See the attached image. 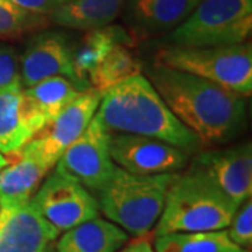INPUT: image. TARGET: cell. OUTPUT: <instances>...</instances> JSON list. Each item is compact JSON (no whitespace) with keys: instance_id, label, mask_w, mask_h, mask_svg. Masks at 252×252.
I'll return each mask as SVG.
<instances>
[{"instance_id":"6da1fadb","label":"cell","mask_w":252,"mask_h":252,"mask_svg":"<svg viewBox=\"0 0 252 252\" xmlns=\"http://www.w3.org/2000/svg\"><path fill=\"white\" fill-rule=\"evenodd\" d=\"M147 79L167 107L202 143H224L243 127L245 97L190 73L154 63Z\"/></svg>"},{"instance_id":"7a4b0ae2","label":"cell","mask_w":252,"mask_h":252,"mask_svg":"<svg viewBox=\"0 0 252 252\" xmlns=\"http://www.w3.org/2000/svg\"><path fill=\"white\" fill-rule=\"evenodd\" d=\"M95 115L109 132L147 136L170 143L185 153L202 142L167 107L153 84L137 73L102 93Z\"/></svg>"},{"instance_id":"3957f363","label":"cell","mask_w":252,"mask_h":252,"mask_svg":"<svg viewBox=\"0 0 252 252\" xmlns=\"http://www.w3.org/2000/svg\"><path fill=\"white\" fill-rule=\"evenodd\" d=\"M238 207L203 174H175L165 193L154 237L227 228Z\"/></svg>"},{"instance_id":"277c9868","label":"cell","mask_w":252,"mask_h":252,"mask_svg":"<svg viewBox=\"0 0 252 252\" xmlns=\"http://www.w3.org/2000/svg\"><path fill=\"white\" fill-rule=\"evenodd\" d=\"M174 175L175 172L139 175L117 165L107 185L97 192L99 209L126 233L143 237L161 215Z\"/></svg>"},{"instance_id":"5b68a950","label":"cell","mask_w":252,"mask_h":252,"mask_svg":"<svg viewBox=\"0 0 252 252\" xmlns=\"http://www.w3.org/2000/svg\"><path fill=\"white\" fill-rule=\"evenodd\" d=\"M156 63L213 81L244 97L252 91L251 44L223 46H167Z\"/></svg>"},{"instance_id":"8992f818","label":"cell","mask_w":252,"mask_h":252,"mask_svg":"<svg viewBox=\"0 0 252 252\" xmlns=\"http://www.w3.org/2000/svg\"><path fill=\"white\" fill-rule=\"evenodd\" d=\"M252 31V0H202L170 35L174 45L244 44Z\"/></svg>"},{"instance_id":"52a82bcc","label":"cell","mask_w":252,"mask_h":252,"mask_svg":"<svg viewBox=\"0 0 252 252\" xmlns=\"http://www.w3.org/2000/svg\"><path fill=\"white\" fill-rule=\"evenodd\" d=\"M102 93L93 87L81 91L77 98L73 99L52 122L36 132L18 153L34 158L46 171H51L64 150L90 124L98 109Z\"/></svg>"},{"instance_id":"ba28073f","label":"cell","mask_w":252,"mask_h":252,"mask_svg":"<svg viewBox=\"0 0 252 252\" xmlns=\"http://www.w3.org/2000/svg\"><path fill=\"white\" fill-rule=\"evenodd\" d=\"M109 133L101 119L94 115L83 133L61 156L56 170L97 193L117 168L109 154Z\"/></svg>"},{"instance_id":"9c48e42d","label":"cell","mask_w":252,"mask_h":252,"mask_svg":"<svg viewBox=\"0 0 252 252\" xmlns=\"http://www.w3.org/2000/svg\"><path fill=\"white\" fill-rule=\"evenodd\" d=\"M30 203L59 231L98 216V200L77 181L55 170L36 189Z\"/></svg>"},{"instance_id":"30bf717a","label":"cell","mask_w":252,"mask_h":252,"mask_svg":"<svg viewBox=\"0 0 252 252\" xmlns=\"http://www.w3.org/2000/svg\"><path fill=\"white\" fill-rule=\"evenodd\" d=\"M109 154L122 170L139 175L168 174L188 164V153L170 143L147 136L109 133Z\"/></svg>"},{"instance_id":"8fae6325","label":"cell","mask_w":252,"mask_h":252,"mask_svg":"<svg viewBox=\"0 0 252 252\" xmlns=\"http://www.w3.org/2000/svg\"><path fill=\"white\" fill-rule=\"evenodd\" d=\"M61 76L81 91L90 89L79 79L73 63V48L62 32L42 31L34 35L20 58V81L30 87L39 80Z\"/></svg>"},{"instance_id":"7c38bea8","label":"cell","mask_w":252,"mask_h":252,"mask_svg":"<svg viewBox=\"0 0 252 252\" xmlns=\"http://www.w3.org/2000/svg\"><path fill=\"white\" fill-rule=\"evenodd\" d=\"M189 168L207 177L237 207L251 198L252 149L250 142L230 149L202 152L192 160Z\"/></svg>"},{"instance_id":"4fadbf2b","label":"cell","mask_w":252,"mask_h":252,"mask_svg":"<svg viewBox=\"0 0 252 252\" xmlns=\"http://www.w3.org/2000/svg\"><path fill=\"white\" fill-rule=\"evenodd\" d=\"M59 234L30 202L0 212V252H46Z\"/></svg>"},{"instance_id":"5bb4252c","label":"cell","mask_w":252,"mask_h":252,"mask_svg":"<svg viewBox=\"0 0 252 252\" xmlns=\"http://www.w3.org/2000/svg\"><path fill=\"white\" fill-rule=\"evenodd\" d=\"M80 93L72 81L61 76L23 87V111L32 135L52 122Z\"/></svg>"},{"instance_id":"9a60e30c","label":"cell","mask_w":252,"mask_h":252,"mask_svg":"<svg viewBox=\"0 0 252 252\" xmlns=\"http://www.w3.org/2000/svg\"><path fill=\"white\" fill-rule=\"evenodd\" d=\"M127 233L98 216L66 230L56 244V252H117L127 241Z\"/></svg>"},{"instance_id":"2e32d148","label":"cell","mask_w":252,"mask_h":252,"mask_svg":"<svg viewBox=\"0 0 252 252\" xmlns=\"http://www.w3.org/2000/svg\"><path fill=\"white\" fill-rule=\"evenodd\" d=\"M48 171L26 154L17 153L0 170V207L13 209L28 203Z\"/></svg>"},{"instance_id":"e0dca14e","label":"cell","mask_w":252,"mask_h":252,"mask_svg":"<svg viewBox=\"0 0 252 252\" xmlns=\"http://www.w3.org/2000/svg\"><path fill=\"white\" fill-rule=\"evenodd\" d=\"M125 0H70L64 1L49 14L56 26L80 31L111 24L122 9Z\"/></svg>"},{"instance_id":"ac0fdd59","label":"cell","mask_w":252,"mask_h":252,"mask_svg":"<svg viewBox=\"0 0 252 252\" xmlns=\"http://www.w3.org/2000/svg\"><path fill=\"white\" fill-rule=\"evenodd\" d=\"M32 136L23 111L21 83L0 89V153L16 156Z\"/></svg>"},{"instance_id":"d6986e66","label":"cell","mask_w":252,"mask_h":252,"mask_svg":"<svg viewBox=\"0 0 252 252\" xmlns=\"http://www.w3.org/2000/svg\"><path fill=\"white\" fill-rule=\"evenodd\" d=\"M130 36L121 26H104L86 31L79 45L73 48V63L79 79L90 86L89 74L102 58L117 45H130ZM91 87V86H90Z\"/></svg>"},{"instance_id":"ffe728a7","label":"cell","mask_w":252,"mask_h":252,"mask_svg":"<svg viewBox=\"0 0 252 252\" xmlns=\"http://www.w3.org/2000/svg\"><path fill=\"white\" fill-rule=\"evenodd\" d=\"M154 247L157 252H248L230 238L225 228L157 235Z\"/></svg>"},{"instance_id":"44dd1931","label":"cell","mask_w":252,"mask_h":252,"mask_svg":"<svg viewBox=\"0 0 252 252\" xmlns=\"http://www.w3.org/2000/svg\"><path fill=\"white\" fill-rule=\"evenodd\" d=\"M202 0H133L136 20L152 30H167L182 23Z\"/></svg>"},{"instance_id":"7402d4cb","label":"cell","mask_w":252,"mask_h":252,"mask_svg":"<svg viewBox=\"0 0 252 252\" xmlns=\"http://www.w3.org/2000/svg\"><path fill=\"white\" fill-rule=\"evenodd\" d=\"M140 70L142 66L132 52L125 45H117L91 70L89 81L93 89L105 93L112 86L140 73Z\"/></svg>"},{"instance_id":"603a6c76","label":"cell","mask_w":252,"mask_h":252,"mask_svg":"<svg viewBox=\"0 0 252 252\" xmlns=\"http://www.w3.org/2000/svg\"><path fill=\"white\" fill-rule=\"evenodd\" d=\"M49 16L35 14L13 4L9 0H0V36L17 38L28 32H38L49 24Z\"/></svg>"},{"instance_id":"cb8c5ba5","label":"cell","mask_w":252,"mask_h":252,"mask_svg":"<svg viewBox=\"0 0 252 252\" xmlns=\"http://www.w3.org/2000/svg\"><path fill=\"white\" fill-rule=\"evenodd\" d=\"M228 235L237 245L248 250L252 244V203L248 202L243 203L240 212H235L234 217L230 223Z\"/></svg>"},{"instance_id":"d4e9b609","label":"cell","mask_w":252,"mask_h":252,"mask_svg":"<svg viewBox=\"0 0 252 252\" xmlns=\"http://www.w3.org/2000/svg\"><path fill=\"white\" fill-rule=\"evenodd\" d=\"M21 83L20 59L13 46L0 45V89Z\"/></svg>"},{"instance_id":"484cf974","label":"cell","mask_w":252,"mask_h":252,"mask_svg":"<svg viewBox=\"0 0 252 252\" xmlns=\"http://www.w3.org/2000/svg\"><path fill=\"white\" fill-rule=\"evenodd\" d=\"M9 1L21 9L42 16H49L56 7L64 3L63 0H9Z\"/></svg>"},{"instance_id":"4316f807","label":"cell","mask_w":252,"mask_h":252,"mask_svg":"<svg viewBox=\"0 0 252 252\" xmlns=\"http://www.w3.org/2000/svg\"><path fill=\"white\" fill-rule=\"evenodd\" d=\"M118 252V251H117ZM119 252H157L152 247V244L149 240H137L135 243L129 244L124 250Z\"/></svg>"},{"instance_id":"83f0119b","label":"cell","mask_w":252,"mask_h":252,"mask_svg":"<svg viewBox=\"0 0 252 252\" xmlns=\"http://www.w3.org/2000/svg\"><path fill=\"white\" fill-rule=\"evenodd\" d=\"M7 162H9V158H7L6 156H3V154L0 153V170H1Z\"/></svg>"},{"instance_id":"f1b7e54d","label":"cell","mask_w":252,"mask_h":252,"mask_svg":"<svg viewBox=\"0 0 252 252\" xmlns=\"http://www.w3.org/2000/svg\"><path fill=\"white\" fill-rule=\"evenodd\" d=\"M49 252H56V251H55V247H54V245H52V247L49 248Z\"/></svg>"},{"instance_id":"f546056e","label":"cell","mask_w":252,"mask_h":252,"mask_svg":"<svg viewBox=\"0 0 252 252\" xmlns=\"http://www.w3.org/2000/svg\"><path fill=\"white\" fill-rule=\"evenodd\" d=\"M63 1H70V0H63Z\"/></svg>"},{"instance_id":"4dcf8cb0","label":"cell","mask_w":252,"mask_h":252,"mask_svg":"<svg viewBox=\"0 0 252 252\" xmlns=\"http://www.w3.org/2000/svg\"><path fill=\"white\" fill-rule=\"evenodd\" d=\"M51 247H52V245H51ZM51 247H49V248H51ZM46 252H49V250H48V251H46Z\"/></svg>"}]
</instances>
